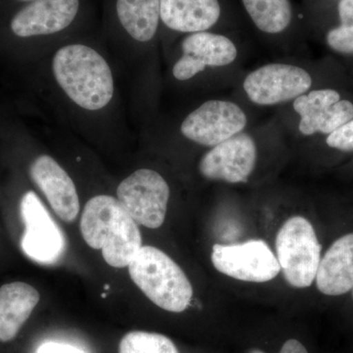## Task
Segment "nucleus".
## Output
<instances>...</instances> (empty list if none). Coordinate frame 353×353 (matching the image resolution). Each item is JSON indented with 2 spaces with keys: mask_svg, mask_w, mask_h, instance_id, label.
Returning <instances> with one entry per match:
<instances>
[{
  "mask_svg": "<svg viewBox=\"0 0 353 353\" xmlns=\"http://www.w3.org/2000/svg\"><path fill=\"white\" fill-rule=\"evenodd\" d=\"M80 230L85 243L101 250L106 263L114 268L129 266L143 246L138 224L113 196L90 199L83 208Z\"/></svg>",
  "mask_w": 353,
  "mask_h": 353,
  "instance_id": "nucleus-1",
  "label": "nucleus"
},
{
  "mask_svg": "<svg viewBox=\"0 0 353 353\" xmlns=\"http://www.w3.org/2000/svg\"><path fill=\"white\" fill-rule=\"evenodd\" d=\"M52 69L60 87L81 108L99 110L112 99L110 67L92 48L82 44L60 48L53 57Z\"/></svg>",
  "mask_w": 353,
  "mask_h": 353,
  "instance_id": "nucleus-2",
  "label": "nucleus"
},
{
  "mask_svg": "<svg viewBox=\"0 0 353 353\" xmlns=\"http://www.w3.org/2000/svg\"><path fill=\"white\" fill-rule=\"evenodd\" d=\"M132 282L158 307L183 312L192 303L194 290L180 266L154 246H141L129 264Z\"/></svg>",
  "mask_w": 353,
  "mask_h": 353,
  "instance_id": "nucleus-3",
  "label": "nucleus"
},
{
  "mask_svg": "<svg viewBox=\"0 0 353 353\" xmlns=\"http://www.w3.org/2000/svg\"><path fill=\"white\" fill-rule=\"evenodd\" d=\"M276 250L285 281L294 288L310 287L321 261V245L311 223L301 216L285 221L276 238Z\"/></svg>",
  "mask_w": 353,
  "mask_h": 353,
  "instance_id": "nucleus-4",
  "label": "nucleus"
},
{
  "mask_svg": "<svg viewBox=\"0 0 353 353\" xmlns=\"http://www.w3.org/2000/svg\"><path fill=\"white\" fill-rule=\"evenodd\" d=\"M170 188L163 176L141 169L125 179L117 189V199L137 224L158 229L166 217Z\"/></svg>",
  "mask_w": 353,
  "mask_h": 353,
  "instance_id": "nucleus-5",
  "label": "nucleus"
},
{
  "mask_svg": "<svg viewBox=\"0 0 353 353\" xmlns=\"http://www.w3.org/2000/svg\"><path fill=\"white\" fill-rule=\"evenodd\" d=\"M211 261L220 273L243 282H269L281 271L277 257L262 240L238 245L217 243L213 245Z\"/></svg>",
  "mask_w": 353,
  "mask_h": 353,
  "instance_id": "nucleus-6",
  "label": "nucleus"
},
{
  "mask_svg": "<svg viewBox=\"0 0 353 353\" xmlns=\"http://www.w3.org/2000/svg\"><path fill=\"white\" fill-rule=\"evenodd\" d=\"M20 210L25 224L21 248L25 254L43 264L59 259L65 250L64 234L36 192H26Z\"/></svg>",
  "mask_w": 353,
  "mask_h": 353,
  "instance_id": "nucleus-7",
  "label": "nucleus"
},
{
  "mask_svg": "<svg viewBox=\"0 0 353 353\" xmlns=\"http://www.w3.org/2000/svg\"><path fill=\"white\" fill-rule=\"evenodd\" d=\"M248 123L243 109L226 101H208L183 120L181 132L194 143L215 146L243 131Z\"/></svg>",
  "mask_w": 353,
  "mask_h": 353,
  "instance_id": "nucleus-8",
  "label": "nucleus"
},
{
  "mask_svg": "<svg viewBox=\"0 0 353 353\" xmlns=\"http://www.w3.org/2000/svg\"><path fill=\"white\" fill-rule=\"evenodd\" d=\"M312 85V78L301 67L283 63L264 65L243 82L248 99L259 105H275L296 99Z\"/></svg>",
  "mask_w": 353,
  "mask_h": 353,
  "instance_id": "nucleus-9",
  "label": "nucleus"
},
{
  "mask_svg": "<svg viewBox=\"0 0 353 353\" xmlns=\"http://www.w3.org/2000/svg\"><path fill=\"white\" fill-rule=\"evenodd\" d=\"M257 148L250 134H240L213 146L199 162V171L209 180L245 183L252 175Z\"/></svg>",
  "mask_w": 353,
  "mask_h": 353,
  "instance_id": "nucleus-10",
  "label": "nucleus"
},
{
  "mask_svg": "<svg viewBox=\"0 0 353 353\" xmlns=\"http://www.w3.org/2000/svg\"><path fill=\"white\" fill-rule=\"evenodd\" d=\"M294 109L301 115L299 129L304 136L332 134L353 119V104L341 101L340 94L334 90H317L299 95L294 99Z\"/></svg>",
  "mask_w": 353,
  "mask_h": 353,
  "instance_id": "nucleus-11",
  "label": "nucleus"
},
{
  "mask_svg": "<svg viewBox=\"0 0 353 353\" xmlns=\"http://www.w3.org/2000/svg\"><path fill=\"white\" fill-rule=\"evenodd\" d=\"M30 175L55 214L64 222H74L80 212V201L67 172L52 157L41 155L32 162Z\"/></svg>",
  "mask_w": 353,
  "mask_h": 353,
  "instance_id": "nucleus-12",
  "label": "nucleus"
},
{
  "mask_svg": "<svg viewBox=\"0 0 353 353\" xmlns=\"http://www.w3.org/2000/svg\"><path fill=\"white\" fill-rule=\"evenodd\" d=\"M79 0H34L14 16L11 29L22 38L54 34L75 19Z\"/></svg>",
  "mask_w": 353,
  "mask_h": 353,
  "instance_id": "nucleus-13",
  "label": "nucleus"
},
{
  "mask_svg": "<svg viewBox=\"0 0 353 353\" xmlns=\"http://www.w3.org/2000/svg\"><path fill=\"white\" fill-rule=\"evenodd\" d=\"M316 285L322 294L341 296L353 290V233L334 241L319 264Z\"/></svg>",
  "mask_w": 353,
  "mask_h": 353,
  "instance_id": "nucleus-14",
  "label": "nucleus"
},
{
  "mask_svg": "<svg viewBox=\"0 0 353 353\" xmlns=\"http://www.w3.org/2000/svg\"><path fill=\"white\" fill-rule=\"evenodd\" d=\"M220 16L219 0H160V19L173 31L205 32Z\"/></svg>",
  "mask_w": 353,
  "mask_h": 353,
  "instance_id": "nucleus-15",
  "label": "nucleus"
},
{
  "mask_svg": "<svg viewBox=\"0 0 353 353\" xmlns=\"http://www.w3.org/2000/svg\"><path fill=\"white\" fill-rule=\"evenodd\" d=\"M39 292L24 282H13L0 288V341L16 338L23 325L39 303Z\"/></svg>",
  "mask_w": 353,
  "mask_h": 353,
  "instance_id": "nucleus-16",
  "label": "nucleus"
},
{
  "mask_svg": "<svg viewBox=\"0 0 353 353\" xmlns=\"http://www.w3.org/2000/svg\"><path fill=\"white\" fill-rule=\"evenodd\" d=\"M183 54L197 64L206 67H223L233 63L238 55L236 46L228 37L209 32H192L183 39Z\"/></svg>",
  "mask_w": 353,
  "mask_h": 353,
  "instance_id": "nucleus-17",
  "label": "nucleus"
},
{
  "mask_svg": "<svg viewBox=\"0 0 353 353\" xmlns=\"http://www.w3.org/2000/svg\"><path fill=\"white\" fill-rule=\"evenodd\" d=\"M117 15L128 34L145 43L157 34L160 19V0H117Z\"/></svg>",
  "mask_w": 353,
  "mask_h": 353,
  "instance_id": "nucleus-18",
  "label": "nucleus"
},
{
  "mask_svg": "<svg viewBox=\"0 0 353 353\" xmlns=\"http://www.w3.org/2000/svg\"><path fill=\"white\" fill-rule=\"evenodd\" d=\"M250 19L260 31L276 34L283 32L292 20L290 0H241Z\"/></svg>",
  "mask_w": 353,
  "mask_h": 353,
  "instance_id": "nucleus-19",
  "label": "nucleus"
},
{
  "mask_svg": "<svg viewBox=\"0 0 353 353\" xmlns=\"http://www.w3.org/2000/svg\"><path fill=\"white\" fill-rule=\"evenodd\" d=\"M119 353H180L174 341L165 334L130 332L119 343Z\"/></svg>",
  "mask_w": 353,
  "mask_h": 353,
  "instance_id": "nucleus-20",
  "label": "nucleus"
},
{
  "mask_svg": "<svg viewBox=\"0 0 353 353\" xmlns=\"http://www.w3.org/2000/svg\"><path fill=\"white\" fill-rule=\"evenodd\" d=\"M340 26L330 30L327 43L341 53H353V0H340L338 3Z\"/></svg>",
  "mask_w": 353,
  "mask_h": 353,
  "instance_id": "nucleus-21",
  "label": "nucleus"
},
{
  "mask_svg": "<svg viewBox=\"0 0 353 353\" xmlns=\"http://www.w3.org/2000/svg\"><path fill=\"white\" fill-rule=\"evenodd\" d=\"M326 141L330 148L353 152V119L330 134Z\"/></svg>",
  "mask_w": 353,
  "mask_h": 353,
  "instance_id": "nucleus-22",
  "label": "nucleus"
},
{
  "mask_svg": "<svg viewBox=\"0 0 353 353\" xmlns=\"http://www.w3.org/2000/svg\"><path fill=\"white\" fill-rule=\"evenodd\" d=\"M245 353H269L259 347H252L246 350ZM276 353H309L304 343L296 338H290L282 343Z\"/></svg>",
  "mask_w": 353,
  "mask_h": 353,
  "instance_id": "nucleus-23",
  "label": "nucleus"
},
{
  "mask_svg": "<svg viewBox=\"0 0 353 353\" xmlns=\"http://www.w3.org/2000/svg\"><path fill=\"white\" fill-rule=\"evenodd\" d=\"M36 353H85L81 348L67 343H57V341H48L44 343L37 350Z\"/></svg>",
  "mask_w": 353,
  "mask_h": 353,
  "instance_id": "nucleus-24",
  "label": "nucleus"
},
{
  "mask_svg": "<svg viewBox=\"0 0 353 353\" xmlns=\"http://www.w3.org/2000/svg\"><path fill=\"white\" fill-rule=\"evenodd\" d=\"M23 1H29V0H23Z\"/></svg>",
  "mask_w": 353,
  "mask_h": 353,
  "instance_id": "nucleus-25",
  "label": "nucleus"
},
{
  "mask_svg": "<svg viewBox=\"0 0 353 353\" xmlns=\"http://www.w3.org/2000/svg\"><path fill=\"white\" fill-rule=\"evenodd\" d=\"M352 296H353V290H352Z\"/></svg>",
  "mask_w": 353,
  "mask_h": 353,
  "instance_id": "nucleus-26",
  "label": "nucleus"
}]
</instances>
